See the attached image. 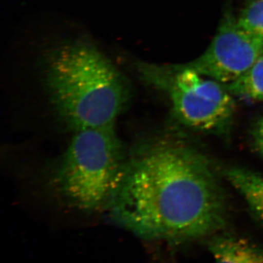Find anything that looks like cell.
Here are the masks:
<instances>
[{"label": "cell", "mask_w": 263, "mask_h": 263, "mask_svg": "<svg viewBox=\"0 0 263 263\" xmlns=\"http://www.w3.org/2000/svg\"><path fill=\"white\" fill-rule=\"evenodd\" d=\"M136 66L143 80L169 95L175 117L186 127L217 133L231 122L235 103L224 84L179 65Z\"/></svg>", "instance_id": "obj_4"}, {"label": "cell", "mask_w": 263, "mask_h": 263, "mask_svg": "<svg viewBox=\"0 0 263 263\" xmlns=\"http://www.w3.org/2000/svg\"><path fill=\"white\" fill-rule=\"evenodd\" d=\"M252 136L254 147L263 157V117L254 124Z\"/></svg>", "instance_id": "obj_10"}, {"label": "cell", "mask_w": 263, "mask_h": 263, "mask_svg": "<svg viewBox=\"0 0 263 263\" xmlns=\"http://www.w3.org/2000/svg\"><path fill=\"white\" fill-rule=\"evenodd\" d=\"M107 210L142 239L169 243L212 236L228 222L210 161L175 140L148 143L126 161Z\"/></svg>", "instance_id": "obj_1"}, {"label": "cell", "mask_w": 263, "mask_h": 263, "mask_svg": "<svg viewBox=\"0 0 263 263\" xmlns=\"http://www.w3.org/2000/svg\"><path fill=\"white\" fill-rule=\"evenodd\" d=\"M126 161L114 126L75 131L55 173V187L73 209L107 210Z\"/></svg>", "instance_id": "obj_3"}, {"label": "cell", "mask_w": 263, "mask_h": 263, "mask_svg": "<svg viewBox=\"0 0 263 263\" xmlns=\"http://www.w3.org/2000/svg\"><path fill=\"white\" fill-rule=\"evenodd\" d=\"M224 85L232 95L263 101V54L238 79Z\"/></svg>", "instance_id": "obj_8"}, {"label": "cell", "mask_w": 263, "mask_h": 263, "mask_svg": "<svg viewBox=\"0 0 263 263\" xmlns=\"http://www.w3.org/2000/svg\"><path fill=\"white\" fill-rule=\"evenodd\" d=\"M262 54L263 37L247 32L228 15L205 52L179 66L228 84L245 73Z\"/></svg>", "instance_id": "obj_5"}, {"label": "cell", "mask_w": 263, "mask_h": 263, "mask_svg": "<svg viewBox=\"0 0 263 263\" xmlns=\"http://www.w3.org/2000/svg\"><path fill=\"white\" fill-rule=\"evenodd\" d=\"M224 176L245 199L252 216L263 226V176L258 173L241 168L230 167Z\"/></svg>", "instance_id": "obj_7"}, {"label": "cell", "mask_w": 263, "mask_h": 263, "mask_svg": "<svg viewBox=\"0 0 263 263\" xmlns=\"http://www.w3.org/2000/svg\"><path fill=\"white\" fill-rule=\"evenodd\" d=\"M43 65L52 105L75 131L114 126L130 100L127 78L88 41L59 45Z\"/></svg>", "instance_id": "obj_2"}, {"label": "cell", "mask_w": 263, "mask_h": 263, "mask_svg": "<svg viewBox=\"0 0 263 263\" xmlns=\"http://www.w3.org/2000/svg\"><path fill=\"white\" fill-rule=\"evenodd\" d=\"M214 263H263V249L232 235H216L207 243Z\"/></svg>", "instance_id": "obj_6"}, {"label": "cell", "mask_w": 263, "mask_h": 263, "mask_svg": "<svg viewBox=\"0 0 263 263\" xmlns=\"http://www.w3.org/2000/svg\"><path fill=\"white\" fill-rule=\"evenodd\" d=\"M238 24L247 32L263 37V0H254L242 11Z\"/></svg>", "instance_id": "obj_9"}]
</instances>
